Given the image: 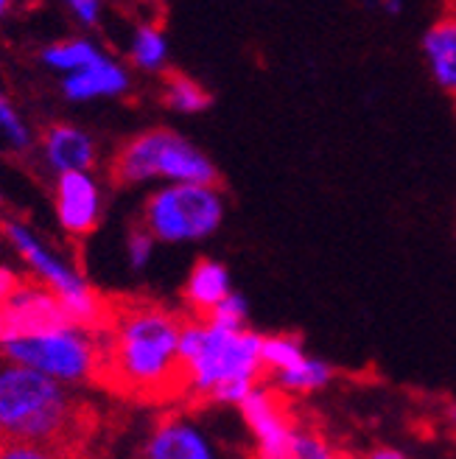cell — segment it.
<instances>
[{
  "instance_id": "12",
  "label": "cell",
  "mask_w": 456,
  "mask_h": 459,
  "mask_svg": "<svg viewBox=\"0 0 456 459\" xmlns=\"http://www.w3.org/2000/svg\"><path fill=\"white\" fill-rule=\"evenodd\" d=\"M216 454L208 431L182 415L159 420L143 446V456L149 459H213Z\"/></svg>"
},
{
  "instance_id": "16",
  "label": "cell",
  "mask_w": 456,
  "mask_h": 459,
  "mask_svg": "<svg viewBox=\"0 0 456 459\" xmlns=\"http://www.w3.org/2000/svg\"><path fill=\"white\" fill-rule=\"evenodd\" d=\"M233 289V274L221 261L202 258L191 266L185 286H182V300L194 316H208Z\"/></svg>"
},
{
  "instance_id": "18",
  "label": "cell",
  "mask_w": 456,
  "mask_h": 459,
  "mask_svg": "<svg viewBox=\"0 0 456 459\" xmlns=\"http://www.w3.org/2000/svg\"><path fill=\"white\" fill-rule=\"evenodd\" d=\"M96 56H101V51L93 39L73 37V39H62V42L48 45V48L42 51V65L62 74V76H67L73 71H82V67L90 65Z\"/></svg>"
},
{
  "instance_id": "13",
  "label": "cell",
  "mask_w": 456,
  "mask_h": 459,
  "mask_svg": "<svg viewBox=\"0 0 456 459\" xmlns=\"http://www.w3.org/2000/svg\"><path fill=\"white\" fill-rule=\"evenodd\" d=\"M129 87H132V76L126 71V65L107 54L96 56L82 71H73L62 79L65 99L76 104L99 101V99H121L129 93Z\"/></svg>"
},
{
  "instance_id": "20",
  "label": "cell",
  "mask_w": 456,
  "mask_h": 459,
  "mask_svg": "<svg viewBox=\"0 0 456 459\" xmlns=\"http://www.w3.org/2000/svg\"><path fill=\"white\" fill-rule=\"evenodd\" d=\"M159 241L149 233L143 224L132 227L126 233V244H124V255H126V264L132 272H146L154 261V247Z\"/></svg>"
},
{
  "instance_id": "15",
  "label": "cell",
  "mask_w": 456,
  "mask_h": 459,
  "mask_svg": "<svg viewBox=\"0 0 456 459\" xmlns=\"http://www.w3.org/2000/svg\"><path fill=\"white\" fill-rule=\"evenodd\" d=\"M420 54L426 71L445 96L456 99V12L437 17L423 31Z\"/></svg>"
},
{
  "instance_id": "11",
  "label": "cell",
  "mask_w": 456,
  "mask_h": 459,
  "mask_svg": "<svg viewBox=\"0 0 456 459\" xmlns=\"http://www.w3.org/2000/svg\"><path fill=\"white\" fill-rule=\"evenodd\" d=\"M56 221L67 236L84 238L96 233L104 216V191L93 171H65L56 174L54 186Z\"/></svg>"
},
{
  "instance_id": "3",
  "label": "cell",
  "mask_w": 456,
  "mask_h": 459,
  "mask_svg": "<svg viewBox=\"0 0 456 459\" xmlns=\"http://www.w3.org/2000/svg\"><path fill=\"white\" fill-rule=\"evenodd\" d=\"M82 429L71 386L29 364L0 356V440L65 448Z\"/></svg>"
},
{
  "instance_id": "5",
  "label": "cell",
  "mask_w": 456,
  "mask_h": 459,
  "mask_svg": "<svg viewBox=\"0 0 456 459\" xmlns=\"http://www.w3.org/2000/svg\"><path fill=\"white\" fill-rule=\"evenodd\" d=\"M227 216V199L216 182H163L149 194L141 224L159 244H199L213 238Z\"/></svg>"
},
{
  "instance_id": "14",
  "label": "cell",
  "mask_w": 456,
  "mask_h": 459,
  "mask_svg": "<svg viewBox=\"0 0 456 459\" xmlns=\"http://www.w3.org/2000/svg\"><path fill=\"white\" fill-rule=\"evenodd\" d=\"M42 157L54 174L93 171L99 163V146L90 132L73 124H54L42 134Z\"/></svg>"
},
{
  "instance_id": "28",
  "label": "cell",
  "mask_w": 456,
  "mask_h": 459,
  "mask_svg": "<svg viewBox=\"0 0 456 459\" xmlns=\"http://www.w3.org/2000/svg\"><path fill=\"white\" fill-rule=\"evenodd\" d=\"M370 456H373V459H403L406 454L398 451V448H378V451H373Z\"/></svg>"
},
{
  "instance_id": "1",
  "label": "cell",
  "mask_w": 456,
  "mask_h": 459,
  "mask_svg": "<svg viewBox=\"0 0 456 459\" xmlns=\"http://www.w3.org/2000/svg\"><path fill=\"white\" fill-rule=\"evenodd\" d=\"M101 339L107 386L141 401L182 395V319L174 311L154 303L112 308Z\"/></svg>"
},
{
  "instance_id": "17",
  "label": "cell",
  "mask_w": 456,
  "mask_h": 459,
  "mask_svg": "<svg viewBox=\"0 0 456 459\" xmlns=\"http://www.w3.org/2000/svg\"><path fill=\"white\" fill-rule=\"evenodd\" d=\"M171 48L166 31L157 22H141L129 39V59L143 74H159L168 65Z\"/></svg>"
},
{
  "instance_id": "27",
  "label": "cell",
  "mask_w": 456,
  "mask_h": 459,
  "mask_svg": "<svg viewBox=\"0 0 456 459\" xmlns=\"http://www.w3.org/2000/svg\"><path fill=\"white\" fill-rule=\"evenodd\" d=\"M375 6L386 17H400L406 12V0H375Z\"/></svg>"
},
{
  "instance_id": "4",
  "label": "cell",
  "mask_w": 456,
  "mask_h": 459,
  "mask_svg": "<svg viewBox=\"0 0 456 459\" xmlns=\"http://www.w3.org/2000/svg\"><path fill=\"white\" fill-rule=\"evenodd\" d=\"M112 179L121 186L149 182H219L208 152L174 129H146L126 141L112 160Z\"/></svg>"
},
{
  "instance_id": "6",
  "label": "cell",
  "mask_w": 456,
  "mask_h": 459,
  "mask_svg": "<svg viewBox=\"0 0 456 459\" xmlns=\"http://www.w3.org/2000/svg\"><path fill=\"white\" fill-rule=\"evenodd\" d=\"M0 356L29 364L67 386H84L101 381L104 373V339L101 331L67 323L31 336L0 342Z\"/></svg>"
},
{
  "instance_id": "23",
  "label": "cell",
  "mask_w": 456,
  "mask_h": 459,
  "mask_svg": "<svg viewBox=\"0 0 456 459\" xmlns=\"http://www.w3.org/2000/svg\"><path fill=\"white\" fill-rule=\"evenodd\" d=\"M208 316L216 319V323H221V325L241 328V325H249V303L238 291H230Z\"/></svg>"
},
{
  "instance_id": "9",
  "label": "cell",
  "mask_w": 456,
  "mask_h": 459,
  "mask_svg": "<svg viewBox=\"0 0 456 459\" xmlns=\"http://www.w3.org/2000/svg\"><path fill=\"white\" fill-rule=\"evenodd\" d=\"M283 398L280 389L258 384L238 403L241 420L261 459H291V443L300 423L291 418Z\"/></svg>"
},
{
  "instance_id": "10",
  "label": "cell",
  "mask_w": 456,
  "mask_h": 459,
  "mask_svg": "<svg viewBox=\"0 0 456 459\" xmlns=\"http://www.w3.org/2000/svg\"><path fill=\"white\" fill-rule=\"evenodd\" d=\"M73 323L65 303L39 281H22L0 306V342Z\"/></svg>"
},
{
  "instance_id": "19",
  "label": "cell",
  "mask_w": 456,
  "mask_h": 459,
  "mask_svg": "<svg viewBox=\"0 0 456 459\" xmlns=\"http://www.w3.org/2000/svg\"><path fill=\"white\" fill-rule=\"evenodd\" d=\"M163 101H166L168 109H174L179 115H199V112H204L213 104L208 90H204L196 79L182 76V74H174V76L166 79Z\"/></svg>"
},
{
  "instance_id": "2",
  "label": "cell",
  "mask_w": 456,
  "mask_h": 459,
  "mask_svg": "<svg viewBox=\"0 0 456 459\" xmlns=\"http://www.w3.org/2000/svg\"><path fill=\"white\" fill-rule=\"evenodd\" d=\"M182 395L202 403L236 406L266 378L263 333L249 325H221L211 316L182 323Z\"/></svg>"
},
{
  "instance_id": "24",
  "label": "cell",
  "mask_w": 456,
  "mask_h": 459,
  "mask_svg": "<svg viewBox=\"0 0 456 459\" xmlns=\"http://www.w3.org/2000/svg\"><path fill=\"white\" fill-rule=\"evenodd\" d=\"M0 456H6V459H42V456H48V448L29 443V440H0Z\"/></svg>"
},
{
  "instance_id": "30",
  "label": "cell",
  "mask_w": 456,
  "mask_h": 459,
  "mask_svg": "<svg viewBox=\"0 0 456 459\" xmlns=\"http://www.w3.org/2000/svg\"><path fill=\"white\" fill-rule=\"evenodd\" d=\"M0 204H4V194H0Z\"/></svg>"
},
{
  "instance_id": "22",
  "label": "cell",
  "mask_w": 456,
  "mask_h": 459,
  "mask_svg": "<svg viewBox=\"0 0 456 459\" xmlns=\"http://www.w3.org/2000/svg\"><path fill=\"white\" fill-rule=\"evenodd\" d=\"M333 456H336L333 446L325 434L297 426V434H294L291 443V459H333Z\"/></svg>"
},
{
  "instance_id": "26",
  "label": "cell",
  "mask_w": 456,
  "mask_h": 459,
  "mask_svg": "<svg viewBox=\"0 0 456 459\" xmlns=\"http://www.w3.org/2000/svg\"><path fill=\"white\" fill-rule=\"evenodd\" d=\"M22 281H20V274L17 272H12L9 266H0V306H4L6 300H9V294L20 286Z\"/></svg>"
},
{
  "instance_id": "21",
  "label": "cell",
  "mask_w": 456,
  "mask_h": 459,
  "mask_svg": "<svg viewBox=\"0 0 456 459\" xmlns=\"http://www.w3.org/2000/svg\"><path fill=\"white\" fill-rule=\"evenodd\" d=\"M0 137H4L14 152H26L31 146V132L26 121H22L17 109L4 99V93H0Z\"/></svg>"
},
{
  "instance_id": "7",
  "label": "cell",
  "mask_w": 456,
  "mask_h": 459,
  "mask_svg": "<svg viewBox=\"0 0 456 459\" xmlns=\"http://www.w3.org/2000/svg\"><path fill=\"white\" fill-rule=\"evenodd\" d=\"M0 230H4L12 249L31 269L34 281L56 291V297L65 303L67 314H71L76 325L96 328V331L107 325V319L112 314L109 303L82 278V272L71 261L62 258L51 244H45L26 221L6 219V221H0Z\"/></svg>"
},
{
  "instance_id": "25",
  "label": "cell",
  "mask_w": 456,
  "mask_h": 459,
  "mask_svg": "<svg viewBox=\"0 0 456 459\" xmlns=\"http://www.w3.org/2000/svg\"><path fill=\"white\" fill-rule=\"evenodd\" d=\"M65 4L82 26H99L101 12H104V0H65Z\"/></svg>"
},
{
  "instance_id": "29",
  "label": "cell",
  "mask_w": 456,
  "mask_h": 459,
  "mask_svg": "<svg viewBox=\"0 0 456 459\" xmlns=\"http://www.w3.org/2000/svg\"><path fill=\"white\" fill-rule=\"evenodd\" d=\"M12 9V0H0V20L6 17V12Z\"/></svg>"
},
{
  "instance_id": "8",
  "label": "cell",
  "mask_w": 456,
  "mask_h": 459,
  "mask_svg": "<svg viewBox=\"0 0 456 459\" xmlns=\"http://www.w3.org/2000/svg\"><path fill=\"white\" fill-rule=\"evenodd\" d=\"M263 367L271 386L280 389L286 398L323 393L333 381L331 361L308 353L303 339L291 333L263 336Z\"/></svg>"
}]
</instances>
